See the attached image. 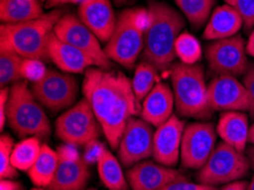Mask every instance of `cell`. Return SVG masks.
Returning a JSON list of instances; mask_svg holds the SVG:
<instances>
[{
	"label": "cell",
	"instance_id": "cell-1",
	"mask_svg": "<svg viewBox=\"0 0 254 190\" xmlns=\"http://www.w3.org/2000/svg\"><path fill=\"white\" fill-rule=\"evenodd\" d=\"M82 92L101 123L112 149H118L128 121L141 112V103L133 92L131 80L121 72L88 68Z\"/></svg>",
	"mask_w": 254,
	"mask_h": 190
},
{
	"label": "cell",
	"instance_id": "cell-2",
	"mask_svg": "<svg viewBox=\"0 0 254 190\" xmlns=\"http://www.w3.org/2000/svg\"><path fill=\"white\" fill-rule=\"evenodd\" d=\"M182 14L165 2L153 1L148 6V26L142 50L144 61L157 69L171 67L176 60L175 44L185 28Z\"/></svg>",
	"mask_w": 254,
	"mask_h": 190
},
{
	"label": "cell",
	"instance_id": "cell-3",
	"mask_svg": "<svg viewBox=\"0 0 254 190\" xmlns=\"http://www.w3.org/2000/svg\"><path fill=\"white\" fill-rule=\"evenodd\" d=\"M63 13L54 9L32 21L1 24L0 47L13 50L23 58L48 61L49 39Z\"/></svg>",
	"mask_w": 254,
	"mask_h": 190
},
{
	"label": "cell",
	"instance_id": "cell-4",
	"mask_svg": "<svg viewBox=\"0 0 254 190\" xmlns=\"http://www.w3.org/2000/svg\"><path fill=\"white\" fill-rule=\"evenodd\" d=\"M170 76L177 113L184 118L210 119L213 111L202 65L175 63L170 67Z\"/></svg>",
	"mask_w": 254,
	"mask_h": 190
},
{
	"label": "cell",
	"instance_id": "cell-5",
	"mask_svg": "<svg viewBox=\"0 0 254 190\" xmlns=\"http://www.w3.org/2000/svg\"><path fill=\"white\" fill-rule=\"evenodd\" d=\"M6 116L9 127L18 137H51V121L26 81L22 80L11 86Z\"/></svg>",
	"mask_w": 254,
	"mask_h": 190
},
{
	"label": "cell",
	"instance_id": "cell-6",
	"mask_svg": "<svg viewBox=\"0 0 254 190\" xmlns=\"http://www.w3.org/2000/svg\"><path fill=\"white\" fill-rule=\"evenodd\" d=\"M148 26V9L128 8L119 15L117 25L106 42V55L122 66H134L144 50L145 33Z\"/></svg>",
	"mask_w": 254,
	"mask_h": 190
},
{
	"label": "cell",
	"instance_id": "cell-7",
	"mask_svg": "<svg viewBox=\"0 0 254 190\" xmlns=\"http://www.w3.org/2000/svg\"><path fill=\"white\" fill-rule=\"evenodd\" d=\"M250 169L251 163L249 157L222 141L215 146L209 160L198 170L196 178L199 184L217 187L245 178Z\"/></svg>",
	"mask_w": 254,
	"mask_h": 190
},
{
	"label": "cell",
	"instance_id": "cell-8",
	"mask_svg": "<svg viewBox=\"0 0 254 190\" xmlns=\"http://www.w3.org/2000/svg\"><path fill=\"white\" fill-rule=\"evenodd\" d=\"M103 132L101 123L90 104L82 98L59 116L55 123V133L64 143L76 147L87 146L98 140Z\"/></svg>",
	"mask_w": 254,
	"mask_h": 190
},
{
	"label": "cell",
	"instance_id": "cell-9",
	"mask_svg": "<svg viewBox=\"0 0 254 190\" xmlns=\"http://www.w3.org/2000/svg\"><path fill=\"white\" fill-rule=\"evenodd\" d=\"M205 56L209 68L217 75L242 76L250 66L246 44L238 34L211 42L206 48Z\"/></svg>",
	"mask_w": 254,
	"mask_h": 190
},
{
	"label": "cell",
	"instance_id": "cell-10",
	"mask_svg": "<svg viewBox=\"0 0 254 190\" xmlns=\"http://www.w3.org/2000/svg\"><path fill=\"white\" fill-rule=\"evenodd\" d=\"M31 90L42 106L57 113L74 105L79 87L70 73L48 69L44 79L31 84Z\"/></svg>",
	"mask_w": 254,
	"mask_h": 190
},
{
	"label": "cell",
	"instance_id": "cell-11",
	"mask_svg": "<svg viewBox=\"0 0 254 190\" xmlns=\"http://www.w3.org/2000/svg\"><path fill=\"white\" fill-rule=\"evenodd\" d=\"M217 130L212 123L194 122L185 127L180 162L186 169L199 170L217 146Z\"/></svg>",
	"mask_w": 254,
	"mask_h": 190
},
{
	"label": "cell",
	"instance_id": "cell-12",
	"mask_svg": "<svg viewBox=\"0 0 254 190\" xmlns=\"http://www.w3.org/2000/svg\"><path fill=\"white\" fill-rule=\"evenodd\" d=\"M54 33L73 47L82 50L89 56L96 67L107 69L111 67V60L102 48L101 41L75 15H63L55 26Z\"/></svg>",
	"mask_w": 254,
	"mask_h": 190
},
{
	"label": "cell",
	"instance_id": "cell-13",
	"mask_svg": "<svg viewBox=\"0 0 254 190\" xmlns=\"http://www.w3.org/2000/svg\"><path fill=\"white\" fill-rule=\"evenodd\" d=\"M153 126L141 118H131L127 123L118 147L119 160L126 168L138 164L153 156Z\"/></svg>",
	"mask_w": 254,
	"mask_h": 190
},
{
	"label": "cell",
	"instance_id": "cell-14",
	"mask_svg": "<svg viewBox=\"0 0 254 190\" xmlns=\"http://www.w3.org/2000/svg\"><path fill=\"white\" fill-rule=\"evenodd\" d=\"M59 168L49 190H83L90 178L89 164L79 153L78 147L65 145L59 147Z\"/></svg>",
	"mask_w": 254,
	"mask_h": 190
},
{
	"label": "cell",
	"instance_id": "cell-15",
	"mask_svg": "<svg viewBox=\"0 0 254 190\" xmlns=\"http://www.w3.org/2000/svg\"><path fill=\"white\" fill-rule=\"evenodd\" d=\"M212 111L249 112L250 100L243 82L230 75H217L207 84Z\"/></svg>",
	"mask_w": 254,
	"mask_h": 190
},
{
	"label": "cell",
	"instance_id": "cell-16",
	"mask_svg": "<svg viewBox=\"0 0 254 190\" xmlns=\"http://www.w3.org/2000/svg\"><path fill=\"white\" fill-rule=\"evenodd\" d=\"M185 122L173 114L167 122L156 127L153 141V160L173 168L180 160Z\"/></svg>",
	"mask_w": 254,
	"mask_h": 190
},
{
	"label": "cell",
	"instance_id": "cell-17",
	"mask_svg": "<svg viewBox=\"0 0 254 190\" xmlns=\"http://www.w3.org/2000/svg\"><path fill=\"white\" fill-rule=\"evenodd\" d=\"M127 180L131 190H161L172 182L188 179L178 170L146 160L128 170Z\"/></svg>",
	"mask_w": 254,
	"mask_h": 190
},
{
	"label": "cell",
	"instance_id": "cell-18",
	"mask_svg": "<svg viewBox=\"0 0 254 190\" xmlns=\"http://www.w3.org/2000/svg\"><path fill=\"white\" fill-rule=\"evenodd\" d=\"M78 17L101 42L110 40L118 21L110 0H83Z\"/></svg>",
	"mask_w": 254,
	"mask_h": 190
},
{
	"label": "cell",
	"instance_id": "cell-19",
	"mask_svg": "<svg viewBox=\"0 0 254 190\" xmlns=\"http://www.w3.org/2000/svg\"><path fill=\"white\" fill-rule=\"evenodd\" d=\"M175 106L172 87L160 81L141 103L140 118L157 127L171 118Z\"/></svg>",
	"mask_w": 254,
	"mask_h": 190
},
{
	"label": "cell",
	"instance_id": "cell-20",
	"mask_svg": "<svg viewBox=\"0 0 254 190\" xmlns=\"http://www.w3.org/2000/svg\"><path fill=\"white\" fill-rule=\"evenodd\" d=\"M48 55L57 67L65 73H79L86 72L88 68L96 66L94 61L83 53L82 50L73 47L56 36L52 34L48 45Z\"/></svg>",
	"mask_w": 254,
	"mask_h": 190
},
{
	"label": "cell",
	"instance_id": "cell-21",
	"mask_svg": "<svg viewBox=\"0 0 254 190\" xmlns=\"http://www.w3.org/2000/svg\"><path fill=\"white\" fill-rule=\"evenodd\" d=\"M217 133L227 145L244 153L249 142V116L245 112H222L217 124Z\"/></svg>",
	"mask_w": 254,
	"mask_h": 190
},
{
	"label": "cell",
	"instance_id": "cell-22",
	"mask_svg": "<svg viewBox=\"0 0 254 190\" xmlns=\"http://www.w3.org/2000/svg\"><path fill=\"white\" fill-rule=\"evenodd\" d=\"M244 25L241 15L232 6L221 5L214 8L203 32V39L217 41L236 36Z\"/></svg>",
	"mask_w": 254,
	"mask_h": 190
},
{
	"label": "cell",
	"instance_id": "cell-23",
	"mask_svg": "<svg viewBox=\"0 0 254 190\" xmlns=\"http://www.w3.org/2000/svg\"><path fill=\"white\" fill-rule=\"evenodd\" d=\"M38 0H0V18L3 24H16L42 16Z\"/></svg>",
	"mask_w": 254,
	"mask_h": 190
},
{
	"label": "cell",
	"instance_id": "cell-24",
	"mask_svg": "<svg viewBox=\"0 0 254 190\" xmlns=\"http://www.w3.org/2000/svg\"><path fill=\"white\" fill-rule=\"evenodd\" d=\"M59 168V154L47 143H42L37 161L28 172L32 184L38 188H48Z\"/></svg>",
	"mask_w": 254,
	"mask_h": 190
},
{
	"label": "cell",
	"instance_id": "cell-25",
	"mask_svg": "<svg viewBox=\"0 0 254 190\" xmlns=\"http://www.w3.org/2000/svg\"><path fill=\"white\" fill-rule=\"evenodd\" d=\"M99 178L105 187L110 190H128L129 182L122 171L120 160H118L111 150L103 147L97 161Z\"/></svg>",
	"mask_w": 254,
	"mask_h": 190
},
{
	"label": "cell",
	"instance_id": "cell-26",
	"mask_svg": "<svg viewBox=\"0 0 254 190\" xmlns=\"http://www.w3.org/2000/svg\"><path fill=\"white\" fill-rule=\"evenodd\" d=\"M41 146L38 137L23 138L20 142L15 143L11 153V164L17 171L28 172L39 156Z\"/></svg>",
	"mask_w": 254,
	"mask_h": 190
},
{
	"label": "cell",
	"instance_id": "cell-27",
	"mask_svg": "<svg viewBox=\"0 0 254 190\" xmlns=\"http://www.w3.org/2000/svg\"><path fill=\"white\" fill-rule=\"evenodd\" d=\"M159 69L148 62L142 61L136 66L134 74L131 80L133 92L138 102L142 103L147 95L153 90L159 81Z\"/></svg>",
	"mask_w": 254,
	"mask_h": 190
},
{
	"label": "cell",
	"instance_id": "cell-28",
	"mask_svg": "<svg viewBox=\"0 0 254 190\" xmlns=\"http://www.w3.org/2000/svg\"><path fill=\"white\" fill-rule=\"evenodd\" d=\"M180 11L195 29L202 28L212 14L215 0H175Z\"/></svg>",
	"mask_w": 254,
	"mask_h": 190
},
{
	"label": "cell",
	"instance_id": "cell-29",
	"mask_svg": "<svg viewBox=\"0 0 254 190\" xmlns=\"http://www.w3.org/2000/svg\"><path fill=\"white\" fill-rule=\"evenodd\" d=\"M24 58L8 48L0 47V86L8 87L9 84L23 80L21 74L22 62Z\"/></svg>",
	"mask_w": 254,
	"mask_h": 190
},
{
	"label": "cell",
	"instance_id": "cell-30",
	"mask_svg": "<svg viewBox=\"0 0 254 190\" xmlns=\"http://www.w3.org/2000/svg\"><path fill=\"white\" fill-rule=\"evenodd\" d=\"M176 56L180 62L187 65H195L201 61L203 50L199 41L193 34L183 32L177 38L175 44Z\"/></svg>",
	"mask_w": 254,
	"mask_h": 190
},
{
	"label": "cell",
	"instance_id": "cell-31",
	"mask_svg": "<svg viewBox=\"0 0 254 190\" xmlns=\"http://www.w3.org/2000/svg\"><path fill=\"white\" fill-rule=\"evenodd\" d=\"M14 139L8 133H2L0 138V177L1 179H15L18 177L17 170L11 164V153Z\"/></svg>",
	"mask_w": 254,
	"mask_h": 190
},
{
	"label": "cell",
	"instance_id": "cell-32",
	"mask_svg": "<svg viewBox=\"0 0 254 190\" xmlns=\"http://www.w3.org/2000/svg\"><path fill=\"white\" fill-rule=\"evenodd\" d=\"M48 69L46 67L45 62L36 58H24L22 62L21 74L23 80L32 83L39 82L47 74Z\"/></svg>",
	"mask_w": 254,
	"mask_h": 190
},
{
	"label": "cell",
	"instance_id": "cell-33",
	"mask_svg": "<svg viewBox=\"0 0 254 190\" xmlns=\"http://www.w3.org/2000/svg\"><path fill=\"white\" fill-rule=\"evenodd\" d=\"M225 2L241 15L246 29L254 28V0H225Z\"/></svg>",
	"mask_w": 254,
	"mask_h": 190
},
{
	"label": "cell",
	"instance_id": "cell-34",
	"mask_svg": "<svg viewBox=\"0 0 254 190\" xmlns=\"http://www.w3.org/2000/svg\"><path fill=\"white\" fill-rule=\"evenodd\" d=\"M243 84L248 91L249 100H250V110L249 113L254 120V64H250L248 72L244 74Z\"/></svg>",
	"mask_w": 254,
	"mask_h": 190
},
{
	"label": "cell",
	"instance_id": "cell-35",
	"mask_svg": "<svg viewBox=\"0 0 254 190\" xmlns=\"http://www.w3.org/2000/svg\"><path fill=\"white\" fill-rule=\"evenodd\" d=\"M161 190H217V187L206 186L199 184V182L194 184V182H190L188 180H180L165 186V187Z\"/></svg>",
	"mask_w": 254,
	"mask_h": 190
},
{
	"label": "cell",
	"instance_id": "cell-36",
	"mask_svg": "<svg viewBox=\"0 0 254 190\" xmlns=\"http://www.w3.org/2000/svg\"><path fill=\"white\" fill-rule=\"evenodd\" d=\"M84 147H86V152H84L82 156L88 164L97 163L99 154H101V150L104 147L103 143H101L98 140H95V141H91L90 143H88V145Z\"/></svg>",
	"mask_w": 254,
	"mask_h": 190
},
{
	"label": "cell",
	"instance_id": "cell-37",
	"mask_svg": "<svg viewBox=\"0 0 254 190\" xmlns=\"http://www.w3.org/2000/svg\"><path fill=\"white\" fill-rule=\"evenodd\" d=\"M9 92L10 88L8 87L1 88V90H0V129H1V131H3V127L7 123L6 110L9 99Z\"/></svg>",
	"mask_w": 254,
	"mask_h": 190
},
{
	"label": "cell",
	"instance_id": "cell-38",
	"mask_svg": "<svg viewBox=\"0 0 254 190\" xmlns=\"http://www.w3.org/2000/svg\"><path fill=\"white\" fill-rule=\"evenodd\" d=\"M0 190H24L21 182L13 179H1L0 181Z\"/></svg>",
	"mask_w": 254,
	"mask_h": 190
},
{
	"label": "cell",
	"instance_id": "cell-39",
	"mask_svg": "<svg viewBox=\"0 0 254 190\" xmlns=\"http://www.w3.org/2000/svg\"><path fill=\"white\" fill-rule=\"evenodd\" d=\"M83 0H47L46 1V7L47 8H55V7L63 6V5H80Z\"/></svg>",
	"mask_w": 254,
	"mask_h": 190
},
{
	"label": "cell",
	"instance_id": "cell-40",
	"mask_svg": "<svg viewBox=\"0 0 254 190\" xmlns=\"http://www.w3.org/2000/svg\"><path fill=\"white\" fill-rule=\"evenodd\" d=\"M248 182L246 181H234L225 185L221 190H248Z\"/></svg>",
	"mask_w": 254,
	"mask_h": 190
},
{
	"label": "cell",
	"instance_id": "cell-41",
	"mask_svg": "<svg viewBox=\"0 0 254 190\" xmlns=\"http://www.w3.org/2000/svg\"><path fill=\"white\" fill-rule=\"evenodd\" d=\"M246 53L254 58V28L252 30L251 34H250L248 42H246Z\"/></svg>",
	"mask_w": 254,
	"mask_h": 190
},
{
	"label": "cell",
	"instance_id": "cell-42",
	"mask_svg": "<svg viewBox=\"0 0 254 190\" xmlns=\"http://www.w3.org/2000/svg\"><path fill=\"white\" fill-rule=\"evenodd\" d=\"M246 156L249 157L250 163H251V168L254 170V146L246 149Z\"/></svg>",
	"mask_w": 254,
	"mask_h": 190
},
{
	"label": "cell",
	"instance_id": "cell-43",
	"mask_svg": "<svg viewBox=\"0 0 254 190\" xmlns=\"http://www.w3.org/2000/svg\"><path fill=\"white\" fill-rule=\"evenodd\" d=\"M249 142L252 143L254 146V124L250 127V132H249Z\"/></svg>",
	"mask_w": 254,
	"mask_h": 190
},
{
	"label": "cell",
	"instance_id": "cell-44",
	"mask_svg": "<svg viewBox=\"0 0 254 190\" xmlns=\"http://www.w3.org/2000/svg\"><path fill=\"white\" fill-rule=\"evenodd\" d=\"M248 190H254V176L252 178V180L250 181V184L248 185Z\"/></svg>",
	"mask_w": 254,
	"mask_h": 190
},
{
	"label": "cell",
	"instance_id": "cell-45",
	"mask_svg": "<svg viewBox=\"0 0 254 190\" xmlns=\"http://www.w3.org/2000/svg\"><path fill=\"white\" fill-rule=\"evenodd\" d=\"M115 1H117L118 3H125V2H129V1H131V0H115Z\"/></svg>",
	"mask_w": 254,
	"mask_h": 190
},
{
	"label": "cell",
	"instance_id": "cell-46",
	"mask_svg": "<svg viewBox=\"0 0 254 190\" xmlns=\"http://www.w3.org/2000/svg\"><path fill=\"white\" fill-rule=\"evenodd\" d=\"M31 190H49V189H48V188L46 189V188H38V187H37V188H33V189H31Z\"/></svg>",
	"mask_w": 254,
	"mask_h": 190
},
{
	"label": "cell",
	"instance_id": "cell-47",
	"mask_svg": "<svg viewBox=\"0 0 254 190\" xmlns=\"http://www.w3.org/2000/svg\"><path fill=\"white\" fill-rule=\"evenodd\" d=\"M88 190H96V189H88Z\"/></svg>",
	"mask_w": 254,
	"mask_h": 190
}]
</instances>
